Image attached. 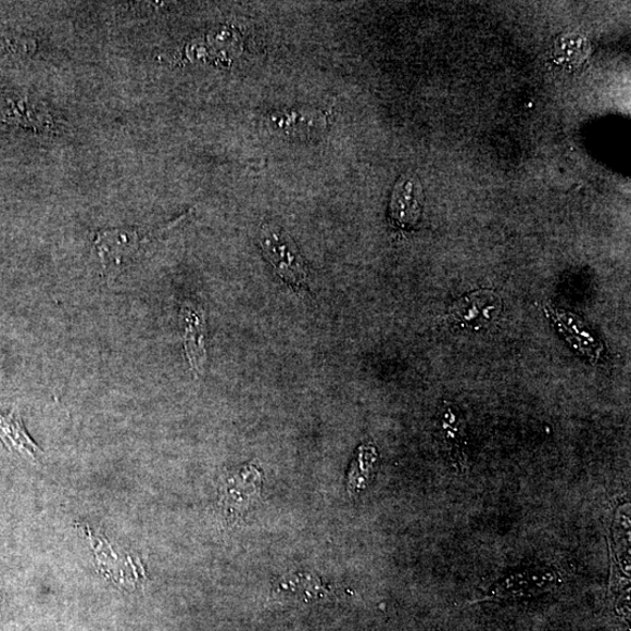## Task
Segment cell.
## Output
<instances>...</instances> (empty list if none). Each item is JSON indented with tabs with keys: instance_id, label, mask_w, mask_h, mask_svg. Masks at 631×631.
<instances>
[{
	"instance_id": "cell-1",
	"label": "cell",
	"mask_w": 631,
	"mask_h": 631,
	"mask_svg": "<svg viewBox=\"0 0 631 631\" xmlns=\"http://www.w3.org/2000/svg\"><path fill=\"white\" fill-rule=\"evenodd\" d=\"M559 582V575L552 568H527L495 583L483 600L499 602V600L530 598L557 589Z\"/></svg>"
},
{
	"instance_id": "cell-2",
	"label": "cell",
	"mask_w": 631,
	"mask_h": 631,
	"mask_svg": "<svg viewBox=\"0 0 631 631\" xmlns=\"http://www.w3.org/2000/svg\"><path fill=\"white\" fill-rule=\"evenodd\" d=\"M261 244L280 275L290 286L301 287L306 281V269L294 243L282 230L266 226L261 235Z\"/></svg>"
},
{
	"instance_id": "cell-3",
	"label": "cell",
	"mask_w": 631,
	"mask_h": 631,
	"mask_svg": "<svg viewBox=\"0 0 631 631\" xmlns=\"http://www.w3.org/2000/svg\"><path fill=\"white\" fill-rule=\"evenodd\" d=\"M260 471L254 466H245L226 475L219 487L220 505L229 518H238L248 512L261 492Z\"/></svg>"
},
{
	"instance_id": "cell-4",
	"label": "cell",
	"mask_w": 631,
	"mask_h": 631,
	"mask_svg": "<svg viewBox=\"0 0 631 631\" xmlns=\"http://www.w3.org/2000/svg\"><path fill=\"white\" fill-rule=\"evenodd\" d=\"M161 232L162 230L141 235L136 229H111L98 234L96 245L104 268L127 265L153 237Z\"/></svg>"
},
{
	"instance_id": "cell-5",
	"label": "cell",
	"mask_w": 631,
	"mask_h": 631,
	"mask_svg": "<svg viewBox=\"0 0 631 631\" xmlns=\"http://www.w3.org/2000/svg\"><path fill=\"white\" fill-rule=\"evenodd\" d=\"M502 302L494 291L480 290L458 300L451 310V318L460 327L483 328L494 320Z\"/></svg>"
},
{
	"instance_id": "cell-6",
	"label": "cell",
	"mask_w": 631,
	"mask_h": 631,
	"mask_svg": "<svg viewBox=\"0 0 631 631\" xmlns=\"http://www.w3.org/2000/svg\"><path fill=\"white\" fill-rule=\"evenodd\" d=\"M422 188L417 178L409 175L400 178L391 200L392 222L402 228L417 225L422 213Z\"/></svg>"
},
{
	"instance_id": "cell-7",
	"label": "cell",
	"mask_w": 631,
	"mask_h": 631,
	"mask_svg": "<svg viewBox=\"0 0 631 631\" xmlns=\"http://www.w3.org/2000/svg\"><path fill=\"white\" fill-rule=\"evenodd\" d=\"M0 441L10 452L20 453L30 462H37L42 454L38 444L26 432L17 408L9 414L0 413Z\"/></svg>"
},
{
	"instance_id": "cell-8",
	"label": "cell",
	"mask_w": 631,
	"mask_h": 631,
	"mask_svg": "<svg viewBox=\"0 0 631 631\" xmlns=\"http://www.w3.org/2000/svg\"><path fill=\"white\" fill-rule=\"evenodd\" d=\"M180 319L185 326V350L194 371L202 374L206 359L204 348L203 317H200L191 306H182Z\"/></svg>"
},
{
	"instance_id": "cell-9",
	"label": "cell",
	"mask_w": 631,
	"mask_h": 631,
	"mask_svg": "<svg viewBox=\"0 0 631 631\" xmlns=\"http://www.w3.org/2000/svg\"><path fill=\"white\" fill-rule=\"evenodd\" d=\"M462 419L457 414L447 408L442 415L441 432L445 447H447L451 458L462 470L467 466L466 443L467 436Z\"/></svg>"
},
{
	"instance_id": "cell-10",
	"label": "cell",
	"mask_w": 631,
	"mask_h": 631,
	"mask_svg": "<svg viewBox=\"0 0 631 631\" xmlns=\"http://www.w3.org/2000/svg\"><path fill=\"white\" fill-rule=\"evenodd\" d=\"M377 462L378 454L374 445H362L348 475L346 488L350 495L359 494L373 481Z\"/></svg>"
},
{
	"instance_id": "cell-11",
	"label": "cell",
	"mask_w": 631,
	"mask_h": 631,
	"mask_svg": "<svg viewBox=\"0 0 631 631\" xmlns=\"http://www.w3.org/2000/svg\"><path fill=\"white\" fill-rule=\"evenodd\" d=\"M7 116L13 122L27 126L43 127L50 123L41 112L35 110V106L25 100L10 101Z\"/></svg>"
}]
</instances>
